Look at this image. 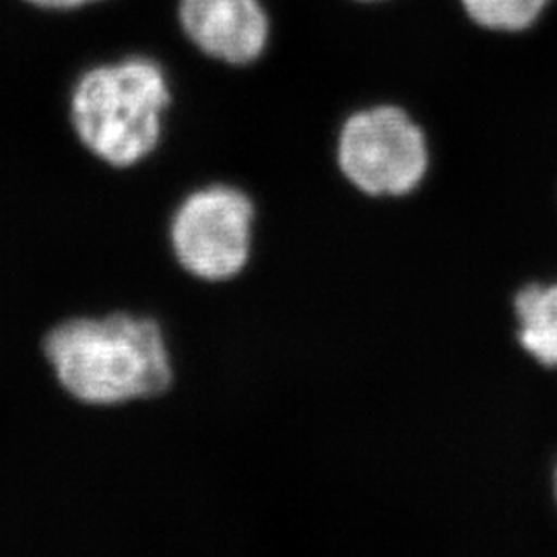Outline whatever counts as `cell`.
I'll return each mask as SVG.
<instances>
[{"mask_svg":"<svg viewBox=\"0 0 557 557\" xmlns=\"http://www.w3.org/2000/svg\"><path fill=\"white\" fill-rule=\"evenodd\" d=\"M552 485H554V502H556L557 506V465L556 469H554V479H552Z\"/></svg>","mask_w":557,"mask_h":557,"instance_id":"cell-9","label":"cell"},{"mask_svg":"<svg viewBox=\"0 0 557 557\" xmlns=\"http://www.w3.org/2000/svg\"><path fill=\"white\" fill-rule=\"evenodd\" d=\"M518 347L545 370H557V283H524L510 299Z\"/></svg>","mask_w":557,"mask_h":557,"instance_id":"cell-6","label":"cell"},{"mask_svg":"<svg viewBox=\"0 0 557 557\" xmlns=\"http://www.w3.org/2000/svg\"><path fill=\"white\" fill-rule=\"evenodd\" d=\"M170 106L163 69L135 57L87 71L73 89L71 120L94 158L128 170L158 151Z\"/></svg>","mask_w":557,"mask_h":557,"instance_id":"cell-2","label":"cell"},{"mask_svg":"<svg viewBox=\"0 0 557 557\" xmlns=\"http://www.w3.org/2000/svg\"><path fill=\"white\" fill-rule=\"evenodd\" d=\"M549 0H462L469 17L494 32H522L537 23Z\"/></svg>","mask_w":557,"mask_h":557,"instance_id":"cell-7","label":"cell"},{"mask_svg":"<svg viewBox=\"0 0 557 557\" xmlns=\"http://www.w3.org/2000/svg\"><path fill=\"white\" fill-rule=\"evenodd\" d=\"M259 202L234 182H207L176 202L168 248L180 271L202 283L242 277L255 257Z\"/></svg>","mask_w":557,"mask_h":557,"instance_id":"cell-3","label":"cell"},{"mask_svg":"<svg viewBox=\"0 0 557 557\" xmlns=\"http://www.w3.org/2000/svg\"><path fill=\"white\" fill-rule=\"evenodd\" d=\"M60 386L89 407L153 403L176 386V359L165 326L153 317L112 312L75 317L41 341Z\"/></svg>","mask_w":557,"mask_h":557,"instance_id":"cell-1","label":"cell"},{"mask_svg":"<svg viewBox=\"0 0 557 557\" xmlns=\"http://www.w3.org/2000/svg\"><path fill=\"white\" fill-rule=\"evenodd\" d=\"M180 21L205 54L236 66L259 59L269 40L259 0H182Z\"/></svg>","mask_w":557,"mask_h":557,"instance_id":"cell-5","label":"cell"},{"mask_svg":"<svg viewBox=\"0 0 557 557\" xmlns=\"http://www.w3.org/2000/svg\"><path fill=\"white\" fill-rule=\"evenodd\" d=\"M27 2L41 7V9H77V7L96 2V0H27Z\"/></svg>","mask_w":557,"mask_h":557,"instance_id":"cell-8","label":"cell"},{"mask_svg":"<svg viewBox=\"0 0 557 557\" xmlns=\"http://www.w3.org/2000/svg\"><path fill=\"white\" fill-rule=\"evenodd\" d=\"M432 145L407 110L380 103L343 122L335 165L343 180L370 199H405L432 172Z\"/></svg>","mask_w":557,"mask_h":557,"instance_id":"cell-4","label":"cell"}]
</instances>
